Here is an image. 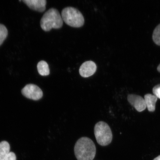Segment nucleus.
<instances>
[{
    "label": "nucleus",
    "instance_id": "nucleus-8",
    "mask_svg": "<svg viewBox=\"0 0 160 160\" xmlns=\"http://www.w3.org/2000/svg\"><path fill=\"white\" fill-rule=\"evenodd\" d=\"M22 1L34 11L42 12L46 9V0H23Z\"/></svg>",
    "mask_w": 160,
    "mask_h": 160
},
{
    "label": "nucleus",
    "instance_id": "nucleus-2",
    "mask_svg": "<svg viewBox=\"0 0 160 160\" xmlns=\"http://www.w3.org/2000/svg\"><path fill=\"white\" fill-rule=\"evenodd\" d=\"M40 25L44 31L49 32L52 29L61 28L63 25V21L58 11L52 8L44 14Z\"/></svg>",
    "mask_w": 160,
    "mask_h": 160
},
{
    "label": "nucleus",
    "instance_id": "nucleus-15",
    "mask_svg": "<svg viewBox=\"0 0 160 160\" xmlns=\"http://www.w3.org/2000/svg\"><path fill=\"white\" fill-rule=\"evenodd\" d=\"M3 160H17V157L13 152H10Z\"/></svg>",
    "mask_w": 160,
    "mask_h": 160
},
{
    "label": "nucleus",
    "instance_id": "nucleus-12",
    "mask_svg": "<svg viewBox=\"0 0 160 160\" xmlns=\"http://www.w3.org/2000/svg\"><path fill=\"white\" fill-rule=\"evenodd\" d=\"M8 35L7 28L4 25L0 24V46L2 45L7 38Z\"/></svg>",
    "mask_w": 160,
    "mask_h": 160
},
{
    "label": "nucleus",
    "instance_id": "nucleus-9",
    "mask_svg": "<svg viewBox=\"0 0 160 160\" xmlns=\"http://www.w3.org/2000/svg\"><path fill=\"white\" fill-rule=\"evenodd\" d=\"M146 106L149 112H153L155 111L156 103L158 98L154 95L151 94H147L144 96Z\"/></svg>",
    "mask_w": 160,
    "mask_h": 160
},
{
    "label": "nucleus",
    "instance_id": "nucleus-7",
    "mask_svg": "<svg viewBox=\"0 0 160 160\" xmlns=\"http://www.w3.org/2000/svg\"><path fill=\"white\" fill-rule=\"evenodd\" d=\"M97 69V65L94 62L88 61L84 62L80 67L79 72L81 77L88 78L93 75Z\"/></svg>",
    "mask_w": 160,
    "mask_h": 160
},
{
    "label": "nucleus",
    "instance_id": "nucleus-5",
    "mask_svg": "<svg viewBox=\"0 0 160 160\" xmlns=\"http://www.w3.org/2000/svg\"><path fill=\"white\" fill-rule=\"evenodd\" d=\"M22 94L30 99L37 101L43 97V93L40 88L37 85L29 84L26 85L22 90Z\"/></svg>",
    "mask_w": 160,
    "mask_h": 160
},
{
    "label": "nucleus",
    "instance_id": "nucleus-10",
    "mask_svg": "<svg viewBox=\"0 0 160 160\" xmlns=\"http://www.w3.org/2000/svg\"><path fill=\"white\" fill-rule=\"evenodd\" d=\"M37 67L38 72L40 75L43 76L49 75L50 69L47 62L44 61L39 62L38 63Z\"/></svg>",
    "mask_w": 160,
    "mask_h": 160
},
{
    "label": "nucleus",
    "instance_id": "nucleus-6",
    "mask_svg": "<svg viewBox=\"0 0 160 160\" xmlns=\"http://www.w3.org/2000/svg\"><path fill=\"white\" fill-rule=\"evenodd\" d=\"M128 101L138 112L144 111L147 108L145 99L141 96L130 94L128 96Z\"/></svg>",
    "mask_w": 160,
    "mask_h": 160
},
{
    "label": "nucleus",
    "instance_id": "nucleus-17",
    "mask_svg": "<svg viewBox=\"0 0 160 160\" xmlns=\"http://www.w3.org/2000/svg\"><path fill=\"white\" fill-rule=\"evenodd\" d=\"M157 70L158 71L160 72V64H159V65L158 66V67L157 68Z\"/></svg>",
    "mask_w": 160,
    "mask_h": 160
},
{
    "label": "nucleus",
    "instance_id": "nucleus-4",
    "mask_svg": "<svg viewBox=\"0 0 160 160\" xmlns=\"http://www.w3.org/2000/svg\"><path fill=\"white\" fill-rule=\"evenodd\" d=\"M94 134L98 143L102 146L109 145L112 140L111 130L108 125L104 122L100 121L96 123Z\"/></svg>",
    "mask_w": 160,
    "mask_h": 160
},
{
    "label": "nucleus",
    "instance_id": "nucleus-13",
    "mask_svg": "<svg viewBox=\"0 0 160 160\" xmlns=\"http://www.w3.org/2000/svg\"><path fill=\"white\" fill-rule=\"evenodd\" d=\"M152 38L156 44L160 46V24L154 30Z\"/></svg>",
    "mask_w": 160,
    "mask_h": 160
},
{
    "label": "nucleus",
    "instance_id": "nucleus-16",
    "mask_svg": "<svg viewBox=\"0 0 160 160\" xmlns=\"http://www.w3.org/2000/svg\"><path fill=\"white\" fill-rule=\"evenodd\" d=\"M153 160H160V155L158 156V157H156Z\"/></svg>",
    "mask_w": 160,
    "mask_h": 160
},
{
    "label": "nucleus",
    "instance_id": "nucleus-11",
    "mask_svg": "<svg viewBox=\"0 0 160 160\" xmlns=\"http://www.w3.org/2000/svg\"><path fill=\"white\" fill-rule=\"evenodd\" d=\"M9 143L5 141L0 142V160H3L10 152Z\"/></svg>",
    "mask_w": 160,
    "mask_h": 160
},
{
    "label": "nucleus",
    "instance_id": "nucleus-1",
    "mask_svg": "<svg viewBox=\"0 0 160 160\" xmlns=\"http://www.w3.org/2000/svg\"><path fill=\"white\" fill-rule=\"evenodd\" d=\"M74 152L78 160H93L96 153L95 143L88 138L82 137L75 144Z\"/></svg>",
    "mask_w": 160,
    "mask_h": 160
},
{
    "label": "nucleus",
    "instance_id": "nucleus-14",
    "mask_svg": "<svg viewBox=\"0 0 160 160\" xmlns=\"http://www.w3.org/2000/svg\"><path fill=\"white\" fill-rule=\"evenodd\" d=\"M153 93L158 98L160 99V84L154 87Z\"/></svg>",
    "mask_w": 160,
    "mask_h": 160
},
{
    "label": "nucleus",
    "instance_id": "nucleus-3",
    "mask_svg": "<svg viewBox=\"0 0 160 160\" xmlns=\"http://www.w3.org/2000/svg\"><path fill=\"white\" fill-rule=\"evenodd\" d=\"M63 21L72 27L79 28L84 24L85 19L81 12L75 8L67 7L62 11Z\"/></svg>",
    "mask_w": 160,
    "mask_h": 160
}]
</instances>
